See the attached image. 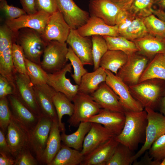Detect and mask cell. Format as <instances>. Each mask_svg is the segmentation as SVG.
<instances>
[{"instance_id": "cell-1", "label": "cell", "mask_w": 165, "mask_h": 165, "mask_svg": "<svg viewBox=\"0 0 165 165\" xmlns=\"http://www.w3.org/2000/svg\"><path fill=\"white\" fill-rule=\"evenodd\" d=\"M124 113L125 120L123 127L115 138L119 143L134 151L145 139L148 123L147 113L144 110L137 112L126 110Z\"/></svg>"}, {"instance_id": "cell-2", "label": "cell", "mask_w": 165, "mask_h": 165, "mask_svg": "<svg viewBox=\"0 0 165 165\" xmlns=\"http://www.w3.org/2000/svg\"><path fill=\"white\" fill-rule=\"evenodd\" d=\"M129 86L132 96L144 108H159L165 95V81L160 79H148Z\"/></svg>"}, {"instance_id": "cell-3", "label": "cell", "mask_w": 165, "mask_h": 165, "mask_svg": "<svg viewBox=\"0 0 165 165\" xmlns=\"http://www.w3.org/2000/svg\"><path fill=\"white\" fill-rule=\"evenodd\" d=\"M16 42L22 47L25 58L41 65V57L48 42L41 34L31 28H22L16 32Z\"/></svg>"}, {"instance_id": "cell-4", "label": "cell", "mask_w": 165, "mask_h": 165, "mask_svg": "<svg viewBox=\"0 0 165 165\" xmlns=\"http://www.w3.org/2000/svg\"><path fill=\"white\" fill-rule=\"evenodd\" d=\"M16 42V32L5 24L0 27V75L15 82L16 73L13 66L12 49Z\"/></svg>"}, {"instance_id": "cell-5", "label": "cell", "mask_w": 165, "mask_h": 165, "mask_svg": "<svg viewBox=\"0 0 165 165\" xmlns=\"http://www.w3.org/2000/svg\"><path fill=\"white\" fill-rule=\"evenodd\" d=\"M68 47L66 42H49L42 55L41 66L47 73H53L63 68L68 60L66 57Z\"/></svg>"}, {"instance_id": "cell-6", "label": "cell", "mask_w": 165, "mask_h": 165, "mask_svg": "<svg viewBox=\"0 0 165 165\" xmlns=\"http://www.w3.org/2000/svg\"><path fill=\"white\" fill-rule=\"evenodd\" d=\"M74 112L68 122L69 126L76 127L97 114L101 109L90 94L78 92L72 99Z\"/></svg>"}, {"instance_id": "cell-7", "label": "cell", "mask_w": 165, "mask_h": 165, "mask_svg": "<svg viewBox=\"0 0 165 165\" xmlns=\"http://www.w3.org/2000/svg\"><path fill=\"white\" fill-rule=\"evenodd\" d=\"M147 113L148 123L143 145L133 156V162L150 148L153 143L165 134V116L160 113L145 108Z\"/></svg>"}, {"instance_id": "cell-8", "label": "cell", "mask_w": 165, "mask_h": 165, "mask_svg": "<svg viewBox=\"0 0 165 165\" xmlns=\"http://www.w3.org/2000/svg\"><path fill=\"white\" fill-rule=\"evenodd\" d=\"M53 121L41 116L35 128L30 133L29 147L33 156L41 164Z\"/></svg>"}, {"instance_id": "cell-9", "label": "cell", "mask_w": 165, "mask_h": 165, "mask_svg": "<svg viewBox=\"0 0 165 165\" xmlns=\"http://www.w3.org/2000/svg\"><path fill=\"white\" fill-rule=\"evenodd\" d=\"M137 52L128 56L126 63L116 75L128 86L135 85L139 80L148 63V58Z\"/></svg>"}, {"instance_id": "cell-10", "label": "cell", "mask_w": 165, "mask_h": 165, "mask_svg": "<svg viewBox=\"0 0 165 165\" xmlns=\"http://www.w3.org/2000/svg\"><path fill=\"white\" fill-rule=\"evenodd\" d=\"M107 75L106 83L118 95L125 111H141L144 107L131 95L129 86L110 71L105 70Z\"/></svg>"}, {"instance_id": "cell-11", "label": "cell", "mask_w": 165, "mask_h": 165, "mask_svg": "<svg viewBox=\"0 0 165 165\" xmlns=\"http://www.w3.org/2000/svg\"><path fill=\"white\" fill-rule=\"evenodd\" d=\"M29 137L28 130L13 116L7 128L6 138L15 159L24 148L29 146Z\"/></svg>"}, {"instance_id": "cell-12", "label": "cell", "mask_w": 165, "mask_h": 165, "mask_svg": "<svg viewBox=\"0 0 165 165\" xmlns=\"http://www.w3.org/2000/svg\"><path fill=\"white\" fill-rule=\"evenodd\" d=\"M71 29L58 9L50 15L42 35L47 42L55 40L64 43L66 42Z\"/></svg>"}, {"instance_id": "cell-13", "label": "cell", "mask_w": 165, "mask_h": 165, "mask_svg": "<svg viewBox=\"0 0 165 165\" xmlns=\"http://www.w3.org/2000/svg\"><path fill=\"white\" fill-rule=\"evenodd\" d=\"M72 65L67 63L61 70L56 72L48 73L47 84L56 91L65 94L72 101L78 92L79 85L73 84L70 79L67 78L66 74L71 73Z\"/></svg>"}, {"instance_id": "cell-14", "label": "cell", "mask_w": 165, "mask_h": 165, "mask_svg": "<svg viewBox=\"0 0 165 165\" xmlns=\"http://www.w3.org/2000/svg\"><path fill=\"white\" fill-rule=\"evenodd\" d=\"M58 9L71 29L77 30L85 24L89 13L78 7L73 0H57Z\"/></svg>"}, {"instance_id": "cell-15", "label": "cell", "mask_w": 165, "mask_h": 165, "mask_svg": "<svg viewBox=\"0 0 165 165\" xmlns=\"http://www.w3.org/2000/svg\"><path fill=\"white\" fill-rule=\"evenodd\" d=\"M50 15L42 11L26 14L11 20H6L5 24L13 32L28 28L34 29L41 34L49 19Z\"/></svg>"}, {"instance_id": "cell-16", "label": "cell", "mask_w": 165, "mask_h": 165, "mask_svg": "<svg viewBox=\"0 0 165 165\" xmlns=\"http://www.w3.org/2000/svg\"><path fill=\"white\" fill-rule=\"evenodd\" d=\"M88 37L82 36L77 30L71 29L66 42L84 65H93L92 42Z\"/></svg>"}, {"instance_id": "cell-17", "label": "cell", "mask_w": 165, "mask_h": 165, "mask_svg": "<svg viewBox=\"0 0 165 165\" xmlns=\"http://www.w3.org/2000/svg\"><path fill=\"white\" fill-rule=\"evenodd\" d=\"M15 83L18 91L17 96L32 112L42 116L37 104L33 86L28 76L16 72Z\"/></svg>"}, {"instance_id": "cell-18", "label": "cell", "mask_w": 165, "mask_h": 165, "mask_svg": "<svg viewBox=\"0 0 165 165\" xmlns=\"http://www.w3.org/2000/svg\"><path fill=\"white\" fill-rule=\"evenodd\" d=\"M36 100L41 115L53 121L57 120V116L53 101L56 92L47 83L33 86Z\"/></svg>"}, {"instance_id": "cell-19", "label": "cell", "mask_w": 165, "mask_h": 165, "mask_svg": "<svg viewBox=\"0 0 165 165\" xmlns=\"http://www.w3.org/2000/svg\"><path fill=\"white\" fill-rule=\"evenodd\" d=\"M89 6L90 16L101 18L110 26L116 25L117 16L123 9L111 0H90Z\"/></svg>"}, {"instance_id": "cell-20", "label": "cell", "mask_w": 165, "mask_h": 165, "mask_svg": "<svg viewBox=\"0 0 165 165\" xmlns=\"http://www.w3.org/2000/svg\"><path fill=\"white\" fill-rule=\"evenodd\" d=\"M125 120L124 113L101 108L97 114L90 117L86 122L101 124L116 136L121 132Z\"/></svg>"}, {"instance_id": "cell-21", "label": "cell", "mask_w": 165, "mask_h": 165, "mask_svg": "<svg viewBox=\"0 0 165 165\" xmlns=\"http://www.w3.org/2000/svg\"><path fill=\"white\" fill-rule=\"evenodd\" d=\"M7 97L13 116L30 133L37 125L41 116L30 110L17 96L9 95Z\"/></svg>"}, {"instance_id": "cell-22", "label": "cell", "mask_w": 165, "mask_h": 165, "mask_svg": "<svg viewBox=\"0 0 165 165\" xmlns=\"http://www.w3.org/2000/svg\"><path fill=\"white\" fill-rule=\"evenodd\" d=\"M90 95L101 108L124 112L125 110L119 101L118 96L105 82L101 83Z\"/></svg>"}, {"instance_id": "cell-23", "label": "cell", "mask_w": 165, "mask_h": 165, "mask_svg": "<svg viewBox=\"0 0 165 165\" xmlns=\"http://www.w3.org/2000/svg\"><path fill=\"white\" fill-rule=\"evenodd\" d=\"M119 143L115 137L84 156L80 165H106Z\"/></svg>"}, {"instance_id": "cell-24", "label": "cell", "mask_w": 165, "mask_h": 165, "mask_svg": "<svg viewBox=\"0 0 165 165\" xmlns=\"http://www.w3.org/2000/svg\"><path fill=\"white\" fill-rule=\"evenodd\" d=\"M90 129L84 139L81 153L85 156L115 136L102 125L91 123Z\"/></svg>"}, {"instance_id": "cell-25", "label": "cell", "mask_w": 165, "mask_h": 165, "mask_svg": "<svg viewBox=\"0 0 165 165\" xmlns=\"http://www.w3.org/2000/svg\"><path fill=\"white\" fill-rule=\"evenodd\" d=\"M79 34L84 37L94 35L117 36L120 35L116 25L110 26L101 18L90 16L86 23L77 29Z\"/></svg>"}, {"instance_id": "cell-26", "label": "cell", "mask_w": 165, "mask_h": 165, "mask_svg": "<svg viewBox=\"0 0 165 165\" xmlns=\"http://www.w3.org/2000/svg\"><path fill=\"white\" fill-rule=\"evenodd\" d=\"M133 42L138 52L148 58L154 57L158 54H165V38L148 33Z\"/></svg>"}, {"instance_id": "cell-27", "label": "cell", "mask_w": 165, "mask_h": 165, "mask_svg": "<svg viewBox=\"0 0 165 165\" xmlns=\"http://www.w3.org/2000/svg\"><path fill=\"white\" fill-rule=\"evenodd\" d=\"M60 132L58 120L53 121L40 164L48 165L60 150L62 145Z\"/></svg>"}, {"instance_id": "cell-28", "label": "cell", "mask_w": 165, "mask_h": 165, "mask_svg": "<svg viewBox=\"0 0 165 165\" xmlns=\"http://www.w3.org/2000/svg\"><path fill=\"white\" fill-rule=\"evenodd\" d=\"M107 75L105 70L100 67L93 72H87L82 77L79 85L78 92L90 94L106 81Z\"/></svg>"}, {"instance_id": "cell-29", "label": "cell", "mask_w": 165, "mask_h": 165, "mask_svg": "<svg viewBox=\"0 0 165 165\" xmlns=\"http://www.w3.org/2000/svg\"><path fill=\"white\" fill-rule=\"evenodd\" d=\"M128 59V55L122 51L108 50L101 58L100 67L116 75L119 70L126 63Z\"/></svg>"}, {"instance_id": "cell-30", "label": "cell", "mask_w": 165, "mask_h": 165, "mask_svg": "<svg viewBox=\"0 0 165 165\" xmlns=\"http://www.w3.org/2000/svg\"><path fill=\"white\" fill-rule=\"evenodd\" d=\"M72 148L62 145L60 150L48 165H80L84 156L81 151Z\"/></svg>"}, {"instance_id": "cell-31", "label": "cell", "mask_w": 165, "mask_h": 165, "mask_svg": "<svg viewBox=\"0 0 165 165\" xmlns=\"http://www.w3.org/2000/svg\"><path fill=\"white\" fill-rule=\"evenodd\" d=\"M157 79L165 81V57L164 54L155 56L147 64L139 81Z\"/></svg>"}, {"instance_id": "cell-32", "label": "cell", "mask_w": 165, "mask_h": 165, "mask_svg": "<svg viewBox=\"0 0 165 165\" xmlns=\"http://www.w3.org/2000/svg\"><path fill=\"white\" fill-rule=\"evenodd\" d=\"M53 101L57 116L58 125L61 132H65V129L62 119L64 115L70 117L73 114L74 105L72 102L65 94L56 92L53 97Z\"/></svg>"}, {"instance_id": "cell-33", "label": "cell", "mask_w": 165, "mask_h": 165, "mask_svg": "<svg viewBox=\"0 0 165 165\" xmlns=\"http://www.w3.org/2000/svg\"><path fill=\"white\" fill-rule=\"evenodd\" d=\"M91 127V123L82 122L80 123L77 130L73 133L68 135L65 132L61 134L63 144L68 146L79 150L82 149L85 137Z\"/></svg>"}, {"instance_id": "cell-34", "label": "cell", "mask_w": 165, "mask_h": 165, "mask_svg": "<svg viewBox=\"0 0 165 165\" xmlns=\"http://www.w3.org/2000/svg\"><path fill=\"white\" fill-rule=\"evenodd\" d=\"M105 39L108 50L122 51L128 56L138 52L134 43L121 35L117 36H103Z\"/></svg>"}, {"instance_id": "cell-35", "label": "cell", "mask_w": 165, "mask_h": 165, "mask_svg": "<svg viewBox=\"0 0 165 165\" xmlns=\"http://www.w3.org/2000/svg\"><path fill=\"white\" fill-rule=\"evenodd\" d=\"M28 76L33 86L47 83L48 73L41 66L25 58Z\"/></svg>"}, {"instance_id": "cell-36", "label": "cell", "mask_w": 165, "mask_h": 165, "mask_svg": "<svg viewBox=\"0 0 165 165\" xmlns=\"http://www.w3.org/2000/svg\"><path fill=\"white\" fill-rule=\"evenodd\" d=\"M127 146L119 143L106 165H130L135 154Z\"/></svg>"}, {"instance_id": "cell-37", "label": "cell", "mask_w": 165, "mask_h": 165, "mask_svg": "<svg viewBox=\"0 0 165 165\" xmlns=\"http://www.w3.org/2000/svg\"><path fill=\"white\" fill-rule=\"evenodd\" d=\"M148 34L142 18L136 16L130 25L120 35L133 41Z\"/></svg>"}, {"instance_id": "cell-38", "label": "cell", "mask_w": 165, "mask_h": 165, "mask_svg": "<svg viewBox=\"0 0 165 165\" xmlns=\"http://www.w3.org/2000/svg\"><path fill=\"white\" fill-rule=\"evenodd\" d=\"M91 36L94 70L100 67V60L108 50L106 41L102 36L94 35Z\"/></svg>"}, {"instance_id": "cell-39", "label": "cell", "mask_w": 165, "mask_h": 165, "mask_svg": "<svg viewBox=\"0 0 165 165\" xmlns=\"http://www.w3.org/2000/svg\"><path fill=\"white\" fill-rule=\"evenodd\" d=\"M141 18L149 34L165 38V22L153 14Z\"/></svg>"}, {"instance_id": "cell-40", "label": "cell", "mask_w": 165, "mask_h": 165, "mask_svg": "<svg viewBox=\"0 0 165 165\" xmlns=\"http://www.w3.org/2000/svg\"><path fill=\"white\" fill-rule=\"evenodd\" d=\"M66 57L70 61L73 69L74 73L71 74V76L75 83L79 85L82 77L88 72L87 70L84 68V65L81 60L69 46Z\"/></svg>"}, {"instance_id": "cell-41", "label": "cell", "mask_w": 165, "mask_h": 165, "mask_svg": "<svg viewBox=\"0 0 165 165\" xmlns=\"http://www.w3.org/2000/svg\"><path fill=\"white\" fill-rule=\"evenodd\" d=\"M155 0H134L128 10L135 16L144 18L152 14Z\"/></svg>"}, {"instance_id": "cell-42", "label": "cell", "mask_w": 165, "mask_h": 165, "mask_svg": "<svg viewBox=\"0 0 165 165\" xmlns=\"http://www.w3.org/2000/svg\"><path fill=\"white\" fill-rule=\"evenodd\" d=\"M13 62L15 70L18 73L28 76L25 63V57L22 47L16 42L13 44Z\"/></svg>"}, {"instance_id": "cell-43", "label": "cell", "mask_w": 165, "mask_h": 165, "mask_svg": "<svg viewBox=\"0 0 165 165\" xmlns=\"http://www.w3.org/2000/svg\"><path fill=\"white\" fill-rule=\"evenodd\" d=\"M12 116L7 97L0 98V128L5 134Z\"/></svg>"}, {"instance_id": "cell-44", "label": "cell", "mask_w": 165, "mask_h": 165, "mask_svg": "<svg viewBox=\"0 0 165 165\" xmlns=\"http://www.w3.org/2000/svg\"><path fill=\"white\" fill-rule=\"evenodd\" d=\"M148 152L154 160L161 161L163 159L165 156V134L153 143Z\"/></svg>"}, {"instance_id": "cell-45", "label": "cell", "mask_w": 165, "mask_h": 165, "mask_svg": "<svg viewBox=\"0 0 165 165\" xmlns=\"http://www.w3.org/2000/svg\"><path fill=\"white\" fill-rule=\"evenodd\" d=\"M135 17L127 10L122 9L120 11L116 20L119 35L130 25Z\"/></svg>"}, {"instance_id": "cell-46", "label": "cell", "mask_w": 165, "mask_h": 165, "mask_svg": "<svg viewBox=\"0 0 165 165\" xmlns=\"http://www.w3.org/2000/svg\"><path fill=\"white\" fill-rule=\"evenodd\" d=\"M0 9L4 13L6 20H11L27 14L23 9L9 5L6 0H1Z\"/></svg>"}, {"instance_id": "cell-47", "label": "cell", "mask_w": 165, "mask_h": 165, "mask_svg": "<svg viewBox=\"0 0 165 165\" xmlns=\"http://www.w3.org/2000/svg\"><path fill=\"white\" fill-rule=\"evenodd\" d=\"M39 164L37 159L31 153L29 146L24 148L16 159L14 165H37Z\"/></svg>"}, {"instance_id": "cell-48", "label": "cell", "mask_w": 165, "mask_h": 165, "mask_svg": "<svg viewBox=\"0 0 165 165\" xmlns=\"http://www.w3.org/2000/svg\"><path fill=\"white\" fill-rule=\"evenodd\" d=\"M18 91L15 83L8 80L0 75V98L9 95L17 96Z\"/></svg>"}, {"instance_id": "cell-49", "label": "cell", "mask_w": 165, "mask_h": 165, "mask_svg": "<svg viewBox=\"0 0 165 165\" xmlns=\"http://www.w3.org/2000/svg\"><path fill=\"white\" fill-rule=\"evenodd\" d=\"M37 11H44L50 15L58 10L57 0H35Z\"/></svg>"}, {"instance_id": "cell-50", "label": "cell", "mask_w": 165, "mask_h": 165, "mask_svg": "<svg viewBox=\"0 0 165 165\" xmlns=\"http://www.w3.org/2000/svg\"><path fill=\"white\" fill-rule=\"evenodd\" d=\"M161 162L154 160L146 151L140 160H135L133 163L134 165H160Z\"/></svg>"}, {"instance_id": "cell-51", "label": "cell", "mask_w": 165, "mask_h": 165, "mask_svg": "<svg viewBox=\"0 0 165 165\" xmlns=\"http://www.w3.org/2000/svg\"><path fill=\"white\" fill-rule=\"evenodd\" d=\"M0 153L4 154L9 156H13L9 146L6 140V134L0 129Z\"/></svg>"}, {"instance_id": "cell-52", "label": "cell", "mask_w": 165, "mask_h": 165, "mask_svg": "<svg viewBox=\"0 0 165 165\" xmlns=\"http://www.w3.org/2000/svg\"><path fill=\"white\" fill-rule=\"evenodd\" d=\"M22 9L27 14L34 13L37 11L35 6V0H20Z\"/></svg>"}, {"instance_id": "cell-53", "label": "cell", "mask_w": 165, "mask_h": 165, "mask_svg": "<svg viewBox=\"0 0 165 165\" xmlns=\"http://www.w3.org/2000/svg\"><path fill=\"white\" fill-rule=\"evenodd\" d=\"M15 162L13 157L0 153V165H14Z\"/></svg>"}, {"instance_id": "cell-54", "label": "cell", "mask_w": 165, "mask_h": 165, "mask_svg": "<svg viewBox=\"0 0 165 165\" xmlns=\"http://www.w3.org/2000/svg\"><path fill=\"white\" fill-rule=\"evenodd\" d=\"M126 10L129 9L134 0H111Z\"/></svg>"}, {"instance_id": "cell-55", "label": "cell", "mask_w": 165, "mask_h": 165, "mask_svg": "<svg viewBox=\"0 0 165 165\" xmlns=\"http://www.w3.org/2000/svg\"><path fill=\"white\" fill-rule=\"evenodd\" d=\"M152 14L165 22V12L161 9L152 10Z\"/></svg>"}, {"instance_id": "cell-56", "label": "cell", "mask_w": 165, "mask_h": 165, "mask_svg": "<svg viewBox=\"0 0 165 165\" xmlns=\"http://www.w3.org/2000/svg\"><path fill=\"white\" fill-rule=\"evenodd\" d=\"M159 109L160 113L165 116V95L163 97L160 101Z\"/></svg>"}, {"instance_id": "cell-57", "label": "cell", "mask_w": 165, "mask_h": 165, "mask_svg": "<svg viewBox=\"0 0 165 165\" xmlns=\"http://www.w3.org/2000/svg\"><path fill=\"white\" fill-rule=\"evenodd\" d=\"M154 3L160 7L165 9V0H155Z\"/></svg>"}, {"instance_id": "cell-58", "label": "cell", "mask_w": 165, "mask_h": 165, "mask_svg": "<svg viewBox=\"0 0 165 165\" xmlns=\"http://www.w3.org/2000/svg\"><path fill=\"white\" fill-rule=\"evenodd\" d=\"M161 161L160 165H165V156Z\"/></svg>"}, {"instance_id": "cell-59", "label": "cell", "mask_w": 165, "mask_h": 165, "mask_svg": "<svg viewBox=\"0 0 165 165\" xmlns=\"http://www.w3.org/2000/svg\"><path fill=\"white\" fill-rule=\"evenodd\" d=\"M164 55L165 57V54H164Z\"/></svg>"}, {"instance_id": "cell-60", "label": "cell", "mask_w": 165, "mask_h": 165, "mask_svg": "<svg viewBox=\"0 0 165 165\" xmlns=\"http://www.w3.org/2000/svg\"><path fill=\"white\" fill-rule=\"evenodd\" d=\"M1 0H0V1H1Z\"/></svg>"}]
</instances>
